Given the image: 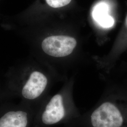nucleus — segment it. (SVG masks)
<instances>
[{"label": "nucleus", "mask_w": 127, "mask_h": 127, "mask_svg": "<svg viewBox=\"0 0 127 127\" xmlns=\"http://www.w3.org/2000/svg\"><path fill=\"white\" fill-rule=\"evenodd\" d=\"M64 127H127V92L106 93L92 108Z\"/></svg>", "instance_id": "nucleus-1"}, {"label": "nucleus", "mask_w": 127, "mask_h": 127, "mask_svg": "<svg viewBox=\"0 0 127 127\" xmlns=\"http://www.w3.org/2000/svg\"><path fill=\"white\" fill-rule=\"evenodd\" d=\"M69 89L48 96L37 110L32 127L66 125L81 115Z\"/></svg>", "instance_id": "nucleus-2"}, {"label": "nucleus", "mask_w": 127, "mask_h": 127, "mask_svg": "<svg viewBox=\"0 0 127 127\" xmlns=\"http://www.w3.org/2000/svg\"><path fill=\"white\" fill-rule=\"evenodd\" d=\"M36 111L19 102L0 103V127H32Z\"/></svg>", "instance_id": "nucleus-3"}, {"label": "nucleus", "mask_w": 127, "mask_h": 127, "mask_svg": "<svg viewBox=\"0 0 127 127\" xmlns=\"http://www.w3.org/2000/svg\"><path fill=\"white\" fill-rule=\"evenodd\" d=\"M77 42L73 37L58 35L45 38L42 42L43 50L50 56L60 58L70 54L75 48Z\"/></svg>", "instance_id": "nucleus-4"}, {"label": "nucleus", "mask_w": 127, "mask_h": 127, "mask_svg": "<svg viewBox=\"0 0 127 127\" xmlns=\"http://www.w3.org/2000/svg\"><path fill=\"white\" fill-rule=\"evenodd\" d=\"M109 5L105 2H100L93 8L92 16L94 20L101 27L110 28L114 26V19L109 15Z\"/></svg>", "instance_id": "nucleus-5"}, {"label": "nucleus", "mask_w": 127, "mask_h": 127, "mask_svg": "<svg viewBox=\"0 0 127 127\" xmlns=\"http://www.w3.org/2000/svg\"><path fill=\"white\" fill-rule=\"evenodd\" d=\"M47 3L53 8H59L68 4L71 0H45Z\"/></svg>", "instance_id": "nucleus-6"}, {"label": "nucleus", "mask_w": 127, "mask_h": 127, "mask_svg": "<svg viewBox=\"0 0 127 127\" xmlns=\"http://www.w3.org/2000/svg\"></svg>", "instance_id": "nucleus-7"}]
</instances>
